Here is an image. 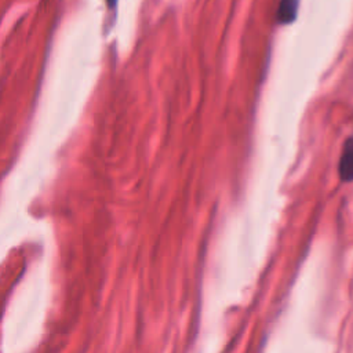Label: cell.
Wrapping results in <instances>:
<instances>
[{
	"label": "cell",
	"mask_w": 353,
	"mask_h": 353,
	"mask_svg": "<svg viewBox=\"0 0 353 353\" xmlns=\"http://www.w3.org/2000/svg\"><path fill=\"white\" fill-rule=\"evenodd\" d=\"M299 0H280L276 18L280 23H291L298 14Z\"/></svg>",
	"instance_id": "7a4b0ae2"
},
{
	"label": "cell",
	"mask_w": 353,
	"mask_h": 353,
	"mask_svg": "<svg viewBox=\"0 0 353 353\" xmlns=\"http://www.w3.org/2000/svg\"><path fill=\"white\" fill-rule=\"evenodd\" d=\"M108 4H109V7H114L116 6V0H108Z\"/></svg>",
	"instance_id": "3957f363"
},
{
	"label": "cell",
	"mask_w": 353,
	"mask_h": 353,
	"mask_svg": "<svg viewBox=\"0 0 353 353\" xmlns=\"http://www.w3.org/2000/svg\"><path fill=\"white\" fill-rule=\"evenodd\" d=\"M339 176L342 181H353V137L346 139L339 159Z\"/></svg>",
	"instance_id": "6da1fadb"
}]
</instances>
